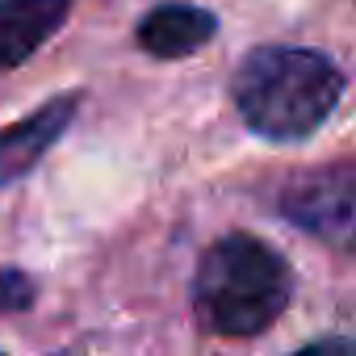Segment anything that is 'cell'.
Returning a JSON list of instances; mask_svg holds the SVG:
<instances>
[{
	"mask_svg": "<svg viewBox=\"0 0 356 356\" xmlns=\"http://www.w3.org/2000/svg\"><path fill=\"white\" fill-rule=\"evenodd\" d=\"M293 293V273L277 248L231 231L206 248L193 277V310L214 335H260L273 327Z\"/></svg>",
	"mask_w": 356,
	"mask_h": 356,
	"instance_id": "2",
	"label": "cell"
},
{
	"mask_svg": "<svg viewBox=\"0 0 356 356\" xmlns=\"http://www.w3.org/2000/svg\"><path fill=\"white\" fill-rule=\"evenodd\" d=\"M34 281L26 273H0V314H17V310H30L34 306Z\"/></svg>",
	"mask_w": 356,
	"mask_h": 356,
	"instance_id": "7",
	"label": "cell"
},
{
	"mask_svg": "<svg viewBox=\"0 0 356 356\" xmlns=\"http://www.w3.org/2000/svg\"><path fill=\"white\" fill-rule=\"evenodd\" d=\"M0 356H5V352H0Z\"/></svg>",
	"mask_w": 356,
	"mask_h": 356,
	"instance_id": "9",
	"label": "cell"
},
{
	"mask_svg": "<svg viewBox=\"0 0 356 356\" xmlns=\"http://www.w3.org/2000/svg\"><path fill=\"white\" fill-rule=\"evenodd\" d=\"M218 34V17L202 5H155L138 22V47L155 59H185Z\"/></svg>",
	"mask_w": 356,
	"mask_h": 356,
	"instance_id": "5",
	"label": "cell"
},
{
	"mask_svg": "<svg viewBox=\"0 0 356 356\" xmlns=\"http://www.w3.org/2000/svg\"><path fill=\"white\" fill-rule=\"evenodd\" d=\"M281 214L318 243L356 256V159L302 172L281 189Z\"/></svg>",
	"mask_w": 356,
	"mask_h": 356,
	"instance_id": "3",
	"label": "cell"
},
{
	"mask_svg": "<svg viewBox=\"0 0 356 356\" xmlns=\"http://www.w3.org/2000/svg\"><path fill=\"white\" fill-rule=\"evenodd\" d=\"M293 356H356V339H339V335H327V339H314V343L298 348Z\"/></svg>",
	"mask_w": 356,
	"mask_h": 356,
	"instance_id": "8",
	"label": "cell"
},
{
	"mask_svg": "<svg viewBox=\"0 0 356 356\" xmlns=\"http://www.w3.org/2000/svg\"><path fill=\"white\" fill-rule=\"evenodd\" d=\"M80 109V97L63 92L55 101H47L42 109L26 113L22 122H13L9 130H0V185H13L63 138V130L72 126Z\"/></svg>",
	"mask_w": 356,
	"mask_h": 356,
	"instance_id": "4",
	"label": "cell"
},
{
	"mask_svg": "<svg viewBox=\"0 0 356 356\" xmlns=\"http://www.w3.org/2000/svg\"><path fill=\"white\" fill-rule=\"evenodd\" d=\"M235 109L243 122L273 138V143H298L314 134L327 113L343 97V72L323 55L306 47H256L235 80H231Z\"/></svg>",
	"mask_w": 356,
	"mask_h": 356,
	"instance_id": "1",
	"label": "cell"
},
{
	"mask_svg": "<svg viewBox=\"0 0 356 356\" xmlns=\"http://www.w3.org/2000/svg\"><path fill=\"white\" fill-rule=\"evenodd\" d=\"M72 0H0V67H22L67 22Z\"/></svg>",
	"mask_w": 356,
	"mask_h": 356,
	"instance_id": "6",
	"label": "cell"
}]
</instances>
